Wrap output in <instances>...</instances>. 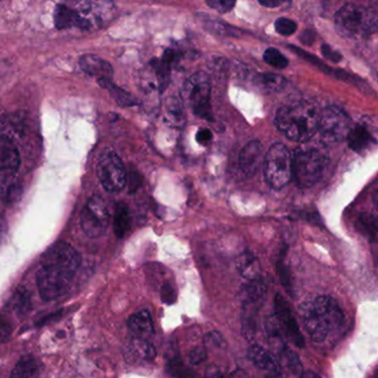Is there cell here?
Wrapping results in <instances>:
<instances>
[{"label":"cell","mask_w":378,"mask_h":378,"mask_svg":"<svg viewBox=\"0 0 378 378\" xmlns=\"http://www.w3.org/2000/svg\"><path fill=\"white\" fill-rule=\"evenodd\" d=\"M80 261L79 253L68 243L52 245L42 255L37 272L40 297L45 301H54L68 293Z\"/></svg>","instance_id":"6da1fadb"},{"label":"cell","mask_w":378,"mask_h":378,"mask_svg":"<svg viewBox=\"0 0 378 378\" xmlns=\"http://www.w3.org/2000/svg\"><path fill=\"white\" fill-rule=\"evenodd\" d=\"M299 317L310 340L322 343L345 323V315L336 299L327 295L302 303Z\"/></svg>","instance_id":"7a4b0ae2"},{"label":"cell","mask_w":378,"mask_h":378,"mask_svg":"<svg viewBox=\"0 0 378 378\" xmlns=\"http://www.w3.org/2000/svg\"><path fill=\"white\" fill-rule=\"evenodd\" d=\"M320 113L313 104L297 102L282 107L275 116L276 128L295 142H306L319 131Z\"/></svg>","instance_id":"3957f363"},{"label":"cell","mask_w":378,"mask_h":378,"mask_svg":"<svg viewBox=\"0 0 378 378\" xmlns=\"http://www.w3.org/2000/svg\"><path fill=\"white\" fill-rule=\"evenodd\" d=\"M335 27L346 38H365L378 30V14L364 6L347 3L335 15Z\"/></svg>","instance_id":"277c9868"},{"label":"cell","mask_w":378,"mask_h":378,"mask_svg":"<svg viewBox=\"0 0 378 378\" xmlns=\"http://www.w3.org/2000/svg\"><path fill=\"white\" fill-rule=\"evenodd\" d=\"M329 164L326 151L320 148H302L294 153L293 177L299 188H310L323 177Z\"/></svg>","instance_id":"5b68a950"},{"label":"cell","mask_w":378,"mask_h":378,"mask_svg":"<svg viewBox=\"0 0 378 378\" xmlns=\"http://www.w3.org/2000/svg\"><path fill=\"white\" fill-rule=\"evenodd\" d=\"M211 88L209 76L199 71L189 77L181 89V99L184 106L202 119H212Z\"/></svg>","instance_id":"8992f818"},{"label":"cell","mask_w":378,"mask_h":378,"mask_svg":"<svg viewBox=\"0 0 378 378\" xmlns=\"http://www.w3.org/2000/svg\"><path fill=\"white\" fill-rule=\"evenodd\" d=\"M264 177L275 190L284 188L293 177V159L288 148L280 142L269 148L264 157Z\"/></svg>","instance_id":"52a82bcc"},{"label":"cell","mask_w":378,"mask_h":378,"mask_svg":"<svg viewBox=\"0 0 378 378\" xmlns=\"http://www.w3.org/2000/svg\"><path fill=\"white\" fill-rule=\"evenodd\" d=\"M97 177L104 190L116 194L127 185L128 177L119 155L111 149H104L99 155Z\"/></svg>","instance_id":"ba28073f"},{"label":"cell","mask_w":378,"mask_h":378,"mask_svg":"<svg viewBox=\"0 0 378 378\" xmlns=\"http://www.w3.org/2000/svg\"><path fill=\"white\" fill-rule=\"evenodd\" d=\"M351 129L349 115L338 107H327L320 113L317 134L325 145H336L347 139Z\"/></svg>","instance_id":"9c48e42d"},{"label":"cell","mask_w":378,"mask_h":378,"mask_svg":"<svg viewBox=\"0 0 378 378\" xmlns=\"http://www.w3.org/2000/svg\"><path fill=\"white\" fill-rule=\"evenodd\" d=\"M72 8L76 11V27L78 29H98L106 26L113 17L115 5L106 1H81L74 3Z\"/></svg>","instance_id":"30bf717a"},{"label":"cell","mask_w":378,"mask_h":378,"mask_svg":"<svg viewBox=\"0 0 378 378\" xmlns=\"http://www.w3.org/2000/svg\"><path fill=\"white\" fill-rule=\"evenodd\" d=\"M109 223L110 213L106 202L101 196H91L80 214L82 231L88 237L97 239L106 233Z\"/></svg>","instance_id":"8fae6325"},{"label":"cell","mask_w":378,"mask_h":378,"mask_svg":"<svg viewBox=\"0 0 378 378\" xmlns=\"http://www.w3.org/2000/svg\"><path fill=\"white\" fill-rule=\"evenodd\" d=\"M275 316L280 324L282 332L285 335L286 338L293 344L294 346L302 349L304 347L305 342L297 319L292 312L290 304L281 294H276L274 299Z\"/></svg>","instance_id":"7c38bea8"},{"label":"cell","mask_w":378,"mask_h":378,"mask_svg":"<svg viewBox=\"0 0 378 378\" xmlns=\"http://www.w3.org/2000/svg\"><path fill=\"white\" fill-rule=\"evenodd\" d=\"M0 169H1V184L3 188L16 175L19 169L20 155L18 148L9 136L3 134L0 142Z\"/></svg>","instance_id":"4fadbf2b"},{"label":"cell","mask_w":378,"mask_h":378,"mask_svg":"<svg viewBox=\"0 0 378 378\" xmlns=\"http://www.w3.org/2000/svg\"><path fill=\"white\" fill-rule=\"evenodd\" d=\"M263 145L258 140L249 142L241 150L239 155V170L245 177H252L255 175L261 166Z\"/></svg>","instance_id":"5bb4252c"},{"label":"cell","mask_w":378,"mask_h":378,"mask_svg":"<svg viewBox=\"0 0 378 378\" xmlns=\"http://www.w3.org/2000/svg\"><path fill=\"white\" fill-rule=\"evenodd\" d=\"M157 356V349L149 340L132 338L125 347V357L130 363L152 361Z\"/></svg>","instance_id":"9a60e30c"},{"label":"cell","mask_w":378,"mask_h":378,"mask_svg":"<svg viewBox=\"0 0 378 378\" xmlns=\"http://www.w3.org/2000/svg\"><path fill=\"white\" fill-rule=\"evenodd\" d=\"M80 68L85 74L89 76L97 77L98 79L111 80L113 76V69L106 60L101 59L98 56L95 55H84L79 60Z\"/></svg>","instance_id":"2e32d148"},{"label":"cell","mask_w":378,"mask_h":378,"mask_svg":"<svg viewBox=\"0 0 378 378\" xmlns=\"http://www.w3.org/2000/svg\"><path fill=\"white\" fill-rule=\"evenodd\" d=\"M128 327L134 338L149 340V338L155 334L152 317L145 310H140L131 316L129 319Z\"/></svg>","instance_id":"e0dca14e"},{"label":"cell","mask_w":378,"mask_h":378,"mask_svg":"<svg viewBox=\"0 0 378 378\" xmlns=\"http://www.w3.org/2000/svg\"><path fill=\"white\" fill-rule=\"evenodd\" d=\"M248 359L255 365L256 368L267 370L269 373H280V363L278 359L269 353L267 349L260 345H252L248 349Z\"/></svg>","instance_id":"ac0fdd59"},{"label":"cell","mask_w":378,"mask_h":378,"mask_svg":"<svg viewBox=\"0 0 378 378\" xmlns=\"http://www.w3.org/2000/svg\"><path fill=\"white\" fill-rule=\"evenodd\" d=\"M347 140H349V148L359 153L368 151L377 142L368 132V129L364 128L363 125L353 127L347 136Z\"/></svg>","instance_id":"d6986e66"},{"label":"cell","mask_w":378,"mask_h":378,"mask_svg":"<svg viewBox=\"0 0 378 378\" xmlns=\"http://www.w3.org/2000/svg\"><path fill=\"white\" fill-rule=\"evenodd\" d=\"M267 294V285L261 278L248 281L239 290V297L243 304H260Z\"/></svg>","instance_id":"ffe728a7"},{"label":"cell","mask_w":378,"mask_h":378,"mask_svg":"<svg viewBox=\"0 0 378 378\" xmlns=\"http://www.w3.org/2000/svg\"><path fill=\"white\" fill-rule=\"evenodd\" d=\"M237 267L239 274L248 281L261 278V265L259 260L250 252H244L237 258Z\"/></svg>","instance_id":"44dd1931"},{"label":"cell","mask_w":378,"mask_h":378,"mask_svg":"<svg viewBox=\"0 0 378 378\" xmlns=\"http://www.w3.org/2000/svg\"><path fill=\"white\" fill-rule=\"evenodd\" d=\"M356 229L363 237L370 242L378 241V213L364 212L359 215L356 220Z\"/></svg>","instance_id":"7402d4cb"},{"label":"cell","mask_w":378,"mask_h":378,"mask_svg":"<svg viewBox=\"0 0 378 378\" xmlns=\"http://www.w3.org/2000/svg\"><path fill=\"white\" fill-rule=\"evenodd\" d=\"M40 366L33 355H25L18 361L11 372V378H38Z\"/></svg>","instance_id":"603a6c76"},{"label":"cell","mask_w":378,"mask_h":378,"mask_svg":"<svg viewBox=\"0 0 378 378\" xmlns=\"http://www.w3.org/2000/svg\"><path fill=\"white\" fill-rule=\"evenodd\" d=\"M184 104H183L182 99H180L179 97L175 95H171L169 98L166 99V115L170 123L175 125V127H183L185 123V113H184Z\"/></svg>","instance_id":"cb8c5ba5"},{"label":"cell","mask_w":378,"mask_h":378,"mask_svg":"<svg viewBox=\"0 0 378 378\" xmlns=\"http://www.w3.org/2000/svg\"><path fill=\"white\" fill-rule=\"evenodd\" d=\"M258 306L259 304H243L242 333L243 336L248 340H253L255 338Z\"/></svg>","instance_id":"d4e9b609"},{"label":"cell","mask_w":378,"mask_h":378,"mask_svg":"<svg viewBox=\"0 0 378 378\" xmlns=\"http://www.w3.org/2000/svg\"><path fill=\"white\" fill-rule=\"evenodd\" d=\"M98 82L101 87L109 91L112 98L115 99L119 106L131 107L138 104V101L134 99V95H131L130 93L116 86L111 80L102 78V79H98Z\"/></svg>","instance_id":"484cf974"},{"label":"cell","mask_w":378,"mask_h":378,"mask_svg":"<svg viewBox=\"0 0 378 378\" xmlns=\"http://www.w3.org/2000/svg\"><path fill=\"white\" fill-rule=\"evenodd\" d=\"M131 226V214L130 210L128 205L119 202L116 207L115 222H113V229H115L116 235L119 239H123L125 237L127 232L130 230Z\"/></svg>","instance_id":"4316f807"},{"label":"cell","mask_w":378,"mask_h":378,"mask_svg":"<svg viewBox=\"0 0 378 378\" xmlns=\"http://www.w3.org/2000/svg\"><path fill=\"white\" fill-rule=\"evenodd\" d=\"M278 363L280 366H284L293 375L301 377L303 375L302 363L299 361V355L285 346L282 351L278 352Z\"/></svg>","instance_id":"83f0119b"},{"label":"cell","mask_w":378,"mask_h":378,"mask_svg":"<svg viewBox=\"0 0 378 378\" xmlns=\"http://www.w3.org/2000/svg\"><path fill=\"white\" fill-rule=\"evenodd\" d=\"M196 19L201 24L204 29H207L210 33H219V35H234L237 29H234L232 26L226 25V22L220 20L213 19L207 14L196 15Z\"/></svg>","instance_id":"f1b7e54d"},{"label":"cell","mask_w":378,"mask_h":378,"mask_svg":"<svg viewBox=\"0 0 378 378\" xmlns=\"http://www.w3.org/2000/svg\"><path fill=\"white\" fill-rule=\"evenodd\" d=\"M76 13L70 5L59 3L55 9V25L58 29L74 28Z\"/></svg>","instance_id":"f546056e"},{"label":"cell","mask_w":378,"mask_h":378,"mask_svg":"<svg viewBox=\"0 0 378 378\" xmlns=\"http://www.w3.org/2000/svg\"><path fill=\"white\" fill-rule=\"evenodd\" d=\"M30 308H31V302H30L29 293L25 289L20 288L17 290L13 297V308L17 315H24L29 312Z\"/></svg>","instance_id":"4dcf8cb0"},{"label":"cell","mask_w":378,"mask_h":378,"mask_svg":"<svg viewBox=\"0 0 378 378\" xmlns=\"http://www.w3.org/2000/svg\"><path fill=\"white\" fill-rule=\"evenodd\" d=\"M263 59L267 65H272L274 68L284 69L289 65L288 58L275 48H267L264 52Z\"/></svg>","instance_id":"1f68e13d"},{"label":"cell","mask_w":378,"mask_h":378,"mask_svg":"<svg viewBox=\"0 0 378 378\" xmlns=\"http://www.w3.org/2000/svg\"><path fill=\"white\" fill-rule=\"evenodd\" d=\"M260 82H261L264 88H267L269 91H272V93H278L286 85L283 77L276 74H261L260 76Z\"/></svg>","instance_id":"d6a6232c"},{"label":"cell","mask_w":378,"mask_h":378,"mask_svg":"<svg viewBox=\"0 0 378 378\" xmlns=\"http://www.w3.org/2000/svg\"><path fill=\"white\" fill-rule=\"evenodd\" d=\"M297 22L289 19V18H280V19L275 22V30H276V33L282 36H285V37L293 35L297 31Z\"/></svg>","instance_id":"836d02e7"},{"label":"cell","mask_w":378,"mask_h":378,"mask_svg":"<svg viewBox=\"0 0 378 378\" xmlns=\"http://www.w3.org/2000/svg\"><path fill=\"white\" fill-rule=\"evenodd\" d=\"M210 8L214 9L220 14H226L229 13L235 6V1H231V0H207L205 1Z\"/></svg>","instance_id":"e575fe53"},{"label":"cell","mask_w":378,"mask_h":378,"mask_svg":"<svg viewBox=\"0 0 378 378\" xmlns=\"http://www.w3.org/2000/svg\"><path fill=\"white\" fill-rule=\"evenodd\" d=\"M278 274L281 282L283 284L286 291L290 292L292 290L291 278H290L289 267L284 264V259L278 260Z\"/></svg>","instance_id":"d590c367"},{"label":"cell","mask_w":378,"mask_h":378,"mask_svg":"<svg viewBox=\"0 0 378 378\" xmlns=\"http://www.w3.org/2000/svg\"><path fill=\"white\" fill-rule=\"evenodd\" d=\"M161 299L166 304H173L177 301V291L171 284H164L160 290Z\"/></svg>","instance_id":"8d00e7d4"},{"label":"cell","mask_w":378,"mask_h":378,"mask_svg":"<svg viewBox=\"0 0 378 378\" xmlns=\"http://www.w3.org/2000/svg\"><path fill=\"white\" fill-rule=\"evenodd\" d=\"M207 359V351L204 347H196L189 354V362L191 365H200Z\"/></svg>","instance_id":"74e56055"},{"label":"cell","mask_w":378,"mask_h":378,"mask_svg":"<svg viewBox=\"0 0 378 378\" xmlns=\"http://www.w3.org/2000/svg\"><path fill=\"white\" fill-rule=\"evenodd\" d=\"M205 340V344L210 346H216V347H222V346L226 344V340H224L223 336L219 334V332H211L210 334H207L204 338Z\"/></svg>","instance_id":"f35d334b"},{"label":"cell","mask_w":378,"mask_h":378,"mask_svg":"<svg viewBox=\"0 0 378 378\" xmlns=\"http://www.w3.org/2000/svg\"><path fill=\"white\" fill-rule=\"evenodd\" d=\"M321 50L324 57L331 60L333 63H338L342 59L340 52H335L332 47H329V45H322Z\"/></svg>","instance_id":"ab89813d"},{"label":"cell","mask_w":378,"mask_h":378,"mask_svg":"<svg viewBox=\"0 0 378 378\" xmlns=\"http://www.w3.org/2000/svg\"><path fill=\"white\" fill-rule=\"evenodd\" d=\"M212 138V132L209 129H200L196 134V141L199 142L200 145H207Z\"/></svg>","instance_id":"60d3db41"},{"label":"cell","mask_w":378,"mask_h":378,"mask_svg":"<svg viewBox=\"0 0 378 378\" xmlns=\"http://www.w3.org/2000/svg\"><path fill=\"white\" fill-rule=\"evenodd\" d=\"M260 5L267 8H278V7H289L291 3L289 1H259Z\"/></svg>","instance_id":"b9f144b4"},{"label":"cell","mask_w":378,"mask_h":378,"mask_svg":"<svg viewBox=\"0 0 378 378\" xmlns=\"http://www.w3.org/2000/svg\"><path fill=\"white\" fill-rule=\"evenodd\" d=\"M10 332V326L7 325V323H5V322H3V325H1V340H3V342H5L6 338H9Z\"/></svg>","instance_id":"7bdbcfd3"},{"label":"cell","mask_w":378,"mask_h":378,"mask_svg":"<svg viewBox=\"0 0 378 378\" xmlns=\"http://www.w3.org/2000/svg\"><path fill=\"white\" fill-rule=\"evenodd\" d=\"M207 378H230L228 376L224 375L223 373H221L220 370H211L207 374Z\"/></svg>","instance_id":"ee69618b"},{"label":"cell","mask_w":378,"mask_h":378,"mask_svg":"<svg viewBox=\"0 0 378 378\" xmlns=\"http://www.w3.org/2000/svg\"><path fill=\"white\" fill-rule=\"evenodd\" d=\"M302 378H319V376L312 373V372H306V373L303 374Z\"/></svg>","instance_id":"f6af8a7d"},{"label":"cell","mask_w":378,"mask_h":378,"mask_svg":"<svg viewBox=\"0 0 378 378\" xmlns=\"http://www.w3.org/2000/svg\"><path fill=\"white\" fill-rule=\"evenodd\" d=\"M267 378H284L280 373H269Z\"/></svg>","instance_id":"bcb514c9"},{"label":"cell","mask_w":378,"mask_h":378,"mask_svg":"<svg viewBox=\"0 0 378 378\" xmlns=\"http://www.w3.org/2000/svg\"><path fill=\"white\" fill-rule=\"evenodd\" d=\"M373 202L376 204V205H378V190H376L375 192H374Z\"/></svg>","instance_id":"7dc6e473"}]
</instances>
